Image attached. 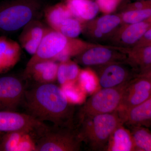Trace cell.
<instances>
[{
  "instance_id": "13",
  "label": "cell",
  "mask_w": 151,
  "mask_h": 151,
  "mask_svg": "<svg viewBox=\"0 0 151 151\" xmlns=\"http://www.w3.org/2000/svg\"><path fill=\"white\" fill-rule=\"evenodd\" d=\"M21 54L19 43L4 36H0V74L6 73L14 67Z\"/></svg>"
},
{
  "instance_id": "28",
  "label": "cell",
  "mask_w": 151,
  "mask_h": 151,
  "mask_svg": "<svg viewBox=\"0 0 151 151\" xmlns=\"http://www.w3.org/2000/svg\"><path fill=\"white\" fill-rule=\"evenodd\" d=\"M97 79L94 73L89 69L80 70L77 82L86 92H92L96 87Z\"/></svg>"
},
{
  "instance_id": "2",
  "label": "cell",
  "mask_w": 151,
  "mask_h": 151,
  "mask_svg": "<svg viewBox=\"0 0 151 151\" xmlns=\"http://www.w3.org/2000/svg\"><path fill=\"white\" fill-rule=\"evenodd\" d=\"M89 45L83 41L66 37L49 27L36 52L27 64L24 73L40 61L52 60L59 62L70 59L83 52Z\"/></svg>"
},
{
  "instance_id": "3",
  "label": "cell",
  "mask_w": 151,
  "mask_h": 151,
  "mask_svg": "<svg viewBox=\"0 0 151 151\" xmlns=\"http://www.w3.org/2000/svg\"><path fill=\"white\" fill-rule=\"evenodd\" d=\"M79 123V137L90 150L94 151H105L111 134L123 124L118 111L84 117Z\"/></svg>"
},
{
  "instance_id": "1",
  "label": "cell",
  "mask_w": 151,
  "mask_h": 151,
  "mask_svg": "<svg viewBox=\"0 0 151 151\" xmlns=\"http://www.w3.org/2000/svg\"><path fill=\"white\" fill-rule=\"evenodd\" d=\"M28 114L56 128H73L74 108L60 86L55 83L36 84L25 90L23 101Z\"/></svg>"
},
{
  "instance_id": "19",
  "label": "cell",
  "mask_w": 151,
  "mask_h": 151,
  "mask_svg": "<svg viewBox=\"0 0 151 151\" xmlns=\"http://www.w3.org/2000/svg\"><path fill=\"white\" fill-rule=\"evenodd\" d=\"M44 17L49 27L57 30L63 22L73 17L65 3L50 6L44 11Z\"/></svg>"
},
{
  "instance_id": "4",
  "label": "cell",
  "mask_w": 151,
  "mask_h": 151,
  "mask_svg": "<svg viewBox=\"0 0 151 151\" xmlns=\"http://www.w3.org/2000/svg\"><path fill=\"white\" fill-rule=\"evenodd\" d=\"M42 6L41 0H0V32L22 29L37 19Z\"/></svg>"
},
{
  "instance_id": "36",
  "label": "cell",
  "mask_w": 151,
  "mask_h": 151,
  "mask_svg": "<svg viewBox=\"0 0 151 151\" xmlns=\"http://www.w3.org/2000/svg\"><path fill=\"white\" fill-rule=\"evenodd\" d=\"M0 151H1V150H0Z\"/></svg>"
},
{
  "instance_id": "18",
  "label": "cell",
  "mask_w": 151,
  "mask_h": 151,
  "mask_svg": "<svg viewBox=\"0 0 151 151\" xmlns=\"http://www.w3.org/2000/svg\"><path fill=\"white\" fill-rule=\"evenodd\" d=\"M127 61L137 74L151 67V45L137 46L129 52Z\"/></svg>"
},
{
  "instance_id": "9",
  "label": "cell",
  "mask_w": 151,
  "mask_h": 151,
  "mask_svg": "<svg viewBox=\"0 0 151 151\" xmlns=\"http://www.w3.org/2000/svg\"><path fill=\"white\" fill-rule=\"evenodd\" d=\"M25 90L22 81L17 76L0 77V111H16L23 103Z\"/></svg>"
},
{
  "instance_id": "29",
  "label": "cell",
  "mask_w": 151,
  "mask_h": 151,
  "mask_svg": "<svg viewBox=\"0 0 151 151\" xmlns=\"http://www.w3.org/2000/svg\"><path fill=\"white\" fill-rule=\"evenodd\" d=\"M32 134L28 133L22 138L16 151H36V142Z\"/></svg>"
},
{
  "instance_id": "23",
  "label": "cell",
  "mask_w": 151,
  "mask_h": 151,
  "mask_svg": "<svg viewBox=\"0 0 151 151\" xmlns=\"http://www.w3.org/2000/svg\"><path fill=\"white\" fill-rule=\"evenodd\" d=\"M121 22L120 17L115 15H106L97 20L96 28L93 31L96 37H102L117 27Z\"/></svg>"
},
{
  "instance_id": "10",
  "label": "cell",
  "mask_w": 151,
  "mask_h": 151,
  "mask_svg": "<svg viewBox=\"0 0 151 151\" xmlns=\"http://www.w3.org/2000/svg\"><path fill=\"white\" fill-rule=\"evenodd\" d=\"M151 96V81L146 76L137 75L129 82L118 112L120 116L139 105Z\"/></svg>"
},
{
  "instance_id": "32",
  "label": "cell",
  "mask_w": 151,
  "mask_h": 151,
  "mask_svg": "<svg viewBox=\"0 0 151 151\" xmlns=\"http://www.w3.org/2000/svg\"><path fill=\"white\" fill-rule=\"evenodd\" d=\"M137 75H142L146 76L151 81V67L146 69V70H144L143 72H141Z\"/></svg>"
},
{
  "instance_id": "14",
  "label": "cell",
  "mask_w": 151,
  "mask_h": 151,
  "mask_svg": "<svg viewBox=\"0 0 151 151\" xmlns=\"http://www.w3.org/2000/svg\"><path fill=\"white\" fill-rule=\"evenodd\" d=\"M58 65V62L52 60L38 62L24 73V77L32 78L36 84L55 83L57 81Z\"/></svg>"
},
{
  "instance_id": "17",
  "label": "cell",
  "mask_w": 151,
  "mask_h": 151,
  "mask_svg": "<svg viewBox=\"0 0 151 151\" xmlns=\"http://www.w3.org/2000/svg\"><path fill=\"white\" fill-rule=\"evenodd\" d=\"M65 4L73 16L82 23L92 19L99 9L97 3L90 0H66Z\"/></svg>"
},
{
  "instance_id": "30",
  "label": "cell",
  "mask_w": 151,
  "mask_h": 151,
  "mask_svg": "<svg viewBox=\"0 0 151 151\" xmlns=\"http://www.w3.org/2000/svg\"><path fill=\"white\" fill-rule=\"evenodd\" d=\"M119 0H97L99 8L105 13H110L116 8Z\"/></svg>"
},
{
  "instance_id": "34",
  "label": "cell",
  "mask_w": 151,
  "mask_h": 151,
  "mask_svg": "<svg viewBox=\"0 0 151 151\" xmlns=\"http://www.w3.org/2000/svg\"><path fill=\"white\" fill-rule=\"evenodd\" d=\"M147 127V128H150L151 129V123Z\"/></svg>"
},
{
  "instance_id": "15",
  "label": "cell",
  "mask_w": 151,
  "mask_h": 151,
  "mask_svg": "<svg viewBox=\"0 0 151 151\" xmlns=\"http://www.w3.org/2000/svg\"><path fill=\"white\" fill-rule=\"evenodd\" d=\"M120 116L123 124L128 128L135 126L147 127L151 123V96Z\"/></svg>"
},
{
  "instance_id": "5",
  "label": "cell",
  "mask_w": 151,
  "mask_h": 151,
  "mask_svg": "<svg viewBox=\"0 0 151 151\" xmlns=\"http://www.w3.org/2000/svg\"><path fill=\"white\" fill-rule=\"evenodd\" d=\"M130 81L116 87L102 88L93 94L80 109L79 120L84 117L119 111Z\"/></svg>"
},
{
  "instance_id": "11",
  "label": "cell",
  "mask_w": 151,
  "mask_h": 151,
  "mask_svg": "<svg viewBox=\"0 0 151 151\" xmlns=\"http://www.w3.org/2000/svg\"><path fill=\"white\" fill-rule=\"evenodd\" d=\"M127 59L124 55L104 47H90L75 56L76 62L85 66L105 65L113 62L125 61Z\"/></svg>"
},
{
  "instance_id": "21",
  "label": "cell",
  "mask_w": 151,
  "mask_h": 151,
  "mask_svg": "<svg viewBox=\"0 0 151 151\" xmlns=\"http://www.w3.org/2000/svg\"><path fill=\"white\" fill-rule=\"evenodd\" d=\"M146 21L130 24L124 29L121 36L122 42L129 45L140 40L147 31L151 27V24Z\"/></svg>"
},
{
  "instance_id": "27",
  "label": "cell",
  "mask_w": 151,
  "mask_h": 151,
  "mask_svg": "<svg viewBox=\"0 0 151 151\" xmlns=\"http://www.w3.org/2000/svg\"><path fill=\"white\" fill-rule=\"evenodd\" d=\"M151 17V8L132 9L123 14L122 19L129 24L137 23L147 20Z\"/></svg>"
},
{
  "instance_id": "7",
  "label": "cell",
  "mask_w": 151,
  "mask_h": 151,
  "mask_svg": "<svg viewBox=\"0 0 151 151\" xmlns=\"http://www.w3.org/2000/svg\"><path fill=\"white\" fill-rule=\"evenodd\" d=\"M48 127L28 113L16 111H0V132L7 133L16 131H25L35 134L41 135Z\"/></svg>"
},
{
  "instance_id": "35",
  "label": "cell",
  "mask_w": 151,
  "mask_h": 151,
  "mask_svg": "<svg viewBox=\"0 0 151 151\" xmlns=\"http://www.w3.org/2000/svg\"><path fill=\"white\" fill-rule=\"evenodd\" d=\"M142 1H151V0H142Z\"/></svg>"
},
{
  "instance_id": "24",
  "label": "cell",
  "mask_w": 151,
  "mask_h": 151,
  "mask_svg": "<svg viewBox=\"0 0 151 151\" xmlns=\"http://www.w3.org/2000/svg\"><path fill=\"white\" fill-rule=\"evenodd\" d=\"M82 23L78 19L72 17L63 22L56 31L66 37L76 38L83 30Z\"/></svg>"
},
{
  "instance_id": "33",
  "label": "cell",
  "mask_w": 151,
  "mask_h": 151,
  "mask_svg": "<svg viewBox=\"0 0 151 151\" xmlns=\"http://www.w3.org/2000/svg\"><path fill=\"white\" fill-rule=\"evenodd\" d=\"M147 21L148 22H150L151 24V17L150 18L147 19Z\"/></svg>"
},
{
  "instance_id": "26",
  "label": "cell",
  "mask_w": 151,
  "mask_h": 151,
  "mask_svg": "<svg viewBox=\"0 0 151 151\" xmlns=\"http://www.w3.org/2000/svg\"><path fill=\"white\" fill-rule=\"evenodd\" d=\"M77 81L68 83L60 86L68 100L72 104L81 102L84 100L86 93L78 83H76Z\"/></svg>"
},
{
  "instance_id": "6",
  "label": "cell",
  "mask_w": 151,
  "mask_h": 151,
  "mask_svg": "<svg viewBox=\"0 0 151 151\" xmlns=\"http://www.w3.org/2000/svg\"><path fill=\"white\" fill-rule=\"evenodd\" d=\"M48 129L36 142V151H78L82 142L73 128Z\"/></svg>"
},
{
  "instance_id": "31",
  "label": "cell",
  "mask_w": 151,
  "mask_h": 151,
  "mask_svg": "<svg viewBox=\"0 0 151 151\" xmlns=\"http://www.w3.org/2000/svg\"><path fill=\"white\" fill-rule=\"evenodd\" d=\"M138 46L151 45V27H150L141 39Z\"/></svg>"
},
{
  "instance_id": "8",
  "label": "cell",
  "mask_w": 151,
  "mask_h": 151,
  "mask_svg": "<svg viewBox=\"0 0 151 151\" xmlns=\"http://www.w3.org/2000/svg\"><path fill=\"white\" fill-rule=\"evenodd\" d=\"M123 62H113L102 65L98 73V83L100 88L120 86L137 75L134 69L127 61Z\"/></svg>"
},
{
  "instance_id": "20",
  "label": "cell",
  "mask_w": 151,
  "mask_h": 151,
  "mask_svg": "<svg viewBox=\"0 0 151 151\" xmlns=\"http://www.w3.org/2000/svg\"><path fill=\"white\" fill-rule=\"evenodd\" d=\"M80 70L77 63L70 59L58 62L57 81L60 86L77 81Z\"/></svg>"
},
{
  "instance_id": "12",
  "label": "cell",
  "mask_w": 151,
  "mask_h": 151,
  "mask_svg": "<svg viewBox=\"0 0 151 151\" xmlns=\"http://www.w3.org/2000/svg\"><path fill=\"white\" fill-rule=\"evenodd\" d=\"M49 28L37 19L30 22L22 29L19 37L22 48L32 56L35 54Z\"/></svg>"
},
{
  "instance_id": "16",
  "label": "cell",
  "mask_w": 151,
  "mask_h": 151,
  "mask_svg": "<svg viewBox=\"0 0 151 151\" xmlns=\"http://www.w3.org/2000/svg\"><path fill=\"white\" fill-rule=\"evenodd\" d=\"M105 151H136L131 130L123 124L114 130Z\"/></svg>"
},
{
  "instance_id": "22",
  "label": "cell",
  "mask_w": 151,
  "mask_h": 151,
  "mask_svg": "<svg viewBox=\"0 0 151 151\" xmlns=\"http://www.w3.org/2000/svg\"><path fill=\"white\" fill-rule=\"evenodd\" d=\"M131 130L136 151H151V131L144 126H135Z\"/></svg>"
},
{
  "instance_id": "25",
  "label": "cell",
  "mask_w": 151,
  "mask_h": 151,
  "mask_svg": "<svg viewBox=\"0 0 151 151\" xmlns=\"http://www.w3.org/2000/svg\"><path fill=\"white\" fill-rule=\"evenodd\" d=\"M28 133H30L22 130L5 133L0 141L1 151H16L22 138Z\"/></svg>"
}]
</instances>
